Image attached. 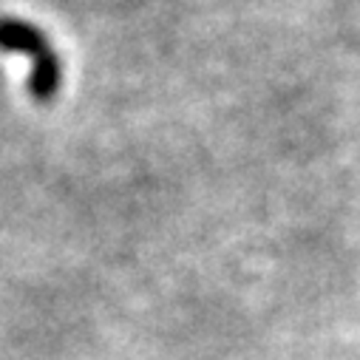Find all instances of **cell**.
Here are the masks:
<instances>
[{"label": "cell", "instance_id": "cell-1", "mask_svg": "<svg viewBox=\"0 0 360 360\" xmlns=\"http://www.w3.org/2000/svg\"><path fill=\"white\" fill-rule=\"evenodd\" d=\"M0 49L12 51V54H26L32 60L29 91L37 103L49 105L63 85V65L49 43V37L26 20L0 18Z\"/></svg>", "mask_w": 360, "mask_h": 360}]
</instances>
